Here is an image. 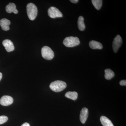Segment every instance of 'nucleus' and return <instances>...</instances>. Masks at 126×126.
Segmentation results:
<instances>
[{
    "instance_id": "nucleus-1",
    "label": "nucleus",
    "mask_w": 126,
    "mask_h": 126,
    "mask_svg": "<svg viewBox=\"0 0 126 126\" xmlns=\"http://www.w3.org/2000/svg\"><path fill=\"white\" fill-rule=\"evenodd\" d=\"M67 87V84L65 82L60 80H57L52 82L50 84V89L55 92H59L65 89Z\"/></svg>"
},
{
    "instance_id": "nucleus-2",
    "label": "nucleus",
    "mask_w": 126,
    "mask_h": 126,
    "mask_svg": "<svg viewBox=\"0 0 126 126\" xmlns=\"http://www.w3.org/2000/svg\"><path fill=\"white\" fill-rule=\"evenodd\" d=\"M27 12L30 20H33L38 14V9L36 6L32 3L28 4L27 6Z\"/></svg>"
},
{
    "instance_id": "nucleus-3",
    "label": "nucleus",
    "mask_w": 126,
    "mask_h": 126,
    "mask_svg": "<svg viewBox=\"0 0 126 126\" xmlns=\"http://www.w3.org/2000/svg\"><path fill=\"white\" fill-rule=\"evenodd\" d=\"M63 44L67 47H74L80 44V41L78 37L69 36L65 38L63 41Z\"/></svg>"
},
{
    "instance_id": "nucleus-4",
    "label": "nucleus",
    "mask_w": 126,
    "mask_h": 126,
    "mask_svg": "<svg viewBox=\"0 0 126 126\" xmlns=\"http://www.w3.org/2000/svg\"><path fill=\"white\" fill-rule=\"evenodd\" d=\"M42 57L47 60H51L54 56V52L49 47L45 46L41 49Z\"/></svg>"
},
{
    "instance_id": "nucleus-5",
    "label": "nucleus",
    "mask_w": 126,
    "mask_h": 126,
    "mask_svg": "<svg viewBox=\"0 0 126 126\" xmlns=\"http://www.w3.org/2000/svg\"><path fill=\"white\" fill-rule=\"evenodd\" d=\"M48 15L52 18H60L63 16V14L58 9L55 7H50L48 10Z\"/></svg>"
},
{
    "instance_id": "nucleus-6",
    "label": "nucleus",
    "mask_w": 126,
    "mask_h": 126,
    "mask_svg": "<svg viewBox=\"0 0 126 126\" xmlns=\"http://www.w3.org/2000/svg\"><path fill=\"white\" fill-rule=\"evenodd\" d=\"M122 44L121 37L118 35L113 39L112 43L113 50L114 53H116Z\"/></svg>"
},
{
    "instance_id": "nucleus-7",
    "label": "nucleus",
    "mask_w": 126,
    "mask_h": 126,
    "mask_svg": "<svg viewBox=\"0 0 126 126\" xmlns=\"http://www.w3.org/2000/svg\"><path fill=\"white\" fill-rule=\"evenodd\" d=\"M14 99L10 96H4L0 99V104L2 106H8L13 103Z\"/></svg>"
},
{
    "instance_id": "nucleus-8",
    "label": "nucleus",
    "mask_w": 126,
    "mask_h": 126,
    "mask_svg": "<svg viewBox=\"0 0 126 126\" xmlns=\"http://www.w3.org/2000/svg\"><path fill=\"white\" fill-rule=\"evenodd\" d=\"M2 44L7 52H12L15 49L14 44L10 40H5L2 41Z\"/></svg>"
},
{
    "instance_id": "nucleus-9",
    "label": "nucleus",
    "mask_w": 126,
    "mask_h": 126,
    "mask_svg": "<svg viewBox=\"0 0 126 126\" xmlns=\"http://www.w3.org/2000/svg\"><path fill=\"white\" fill-rule=\"evenodd\" d=\"M88 116V110L86 108H83L82 109L80 114V119L81 122L82 124L86 123Z\"/></svg>"
},
{
    "instance_id": "nucleus-10",
    "label": "nucleus",
    "mask_w": 126,
    "mask_h": 126,
    "mask_svg": "<svg viewBox=\"0 0 126 126\" xmlns=\"http://www.w3.org/2000/svg\"><path fill=\"white\" fill-rule=\"evenodd\" d=\"M10 24V21L5 18H3L0 20V25L2 29L5 31L10 30L9 25Z\"/></svg>"
},
{
    "instance_id": "nucleus-11",
    "label": "nucleus",
    "mask_w": 126,
    "mask_h": 126,
    "mask_svg": "<svg viewBox=\"0 0 126 126\" xmlns=\"http://www.w3.org/2000/svg\"><path fill=\"white\" fill-rule=\"evenodd\" d=\"M6 11L7 13H11L13 12L14 14H17L18 13V11L16 9V6L14 3H9L6 7Z\"/></svg>"
},
{
    "instance_id": "nucleus-12",
    "label": "nucleus",
    "mask_w": 126,
    "mask_h": 126,
    "mask_svg": "<svg viewBox=\"0 0 126 126\" xmlns=\"http://www.w3.org/2000/svg\"><path fill=\"white\" fill-rule=\"evenodd\" d=\"M89 46L92 49H101L103 48L102 45L101 43L94 40H92L89 43Z\"/></svg>"
},
{
    "instance_id": "nucleus-13",
    "label": "nucleus",
    "mask_w": 126,
    "mask_h": 126,
    "mask_svg": "<svg viewBox=\"0 0 126 126\" xmlns=\"http://www.w3.org/2000/svg\"><path fill=\"white\" fill-rule=\"evenodd\" d=\"M100 121L103 126H114L111 120L104 116L101 117Z\"/></svg>"
},
{
    "instance_id": "nucleus-14",
    "label": "nucleus",
    "mask_w": 126,
    "mask_h": 126,
    "mask_svg": "<svg viewBox=\"0 0 126 126\" xmlns=\"http://www.w3.org/2000/svg\"><path fill=\"white\" fill-rule=\"evenodd\" d=\"M78 27L79 30L81 31H83L85 30V25L84 22V18L82 16H79L78 19Z\"/></svg>"
},
{
    "instance_id": "nucleus-15",
    "label": "nucleus",
    "mask_w": 126,
    "mask_h": 126,
    "mask_svg": "<svg viewBox=\"0 0 126 126\" xmlns=\"http://www.w3.org/2000/svg\"><path fill=\"white\" fill-rule=\"evenodd\" d=\"M65 97L73 100H76L78 97V93L76 92H68L65 94Z\"/></svg>"
},
{
    "instance_id": "nucleus-16",
    "label": "nucleus",
    "mask_w": 126,
    "mask_h": 126,
    "mask_svg": "<svg viewBox=\"0 0 126 126\" xmlns=\"http://www.w3.org/2000/svg\"><path fill=\"white\" fill-rule=\"evenodd\" d=\"M105 79L108 80H110L112 78L115 76V74L113 71L109 69H107L105 70Z\"/></svg>"
},
{
    "instance_id": "nucleus-17",
    "label": "nucleus",
    "mask_w": 126,
    "mask_h": 126,
    "mask_svg": "<svg viewBox=\"0 0 126 126\" xmlns=\"http://www.w3.org/2000/svg\"><path fill=\"white\" fill-rule=\"evenodd\" d=\"M94 6L97 10H99L101 9L102 5V0H92Z\"/></svg>"
},
{
    "instance_id": "nucleus-18",
    "label": "nucleus",
    "mask_w": 126,
    "mask_h": 126,
    "mask_svg": "<svg viewBox=\"0 0 126 126\" xmlns=\"http://www.w3.org/2000/svg\"><path fill=\"white\" fill-rule=\"evenodd\" d=\"M8 118L5 116H0V125L4 124L7 121Z\"/></svg>"
},
{
    "instance_id": "nucleus-19",
    "label": "nucleus",
    "mask_w": 126,
    "mask_h": 126,
    "mask_svg": "<svg viewBox=\"0 0 126 126\" xmlns=\"http://www.w3.org/2000/svg\"><path fill=\"white\" fill-rule=\"evenodd\" d=\"M119 84H120V85H121V86H126V80H121V81H120V82H119Z\"/></svg>"
},
{
    "instance_id": "nucleus-20",
    "label": "nucleus",
    "mask_w": 126,
    "mask_h": 126,
    "mask_svg": "<svg viewBox=\"0 0 126 126\" xmlns=\"http://www.w3.org/2000/svg\"><path fill=\"white\" fill-rule=\"evenodd\" d=\"M70 1L72 2V3L75 4V3H77V2H78L79 0H70Z\"/></svg>"
},
{
    "instance_id": "nucleus-21",
    "label": "nucleus",
    "mask_w": 126,
    "mask_h": 126,
    "mask_svg": "<svg viewBox=\"0 0 126 126\" xmlns=\"http://www.w3.org/2000/svg\"><path fill=\"white\" fill-rule=\"evenodd\" d=\"M21 126H30V125L29 123H25L22 124Z\"/></svg>"
},
{
    "instance_id": "nucleus-22",
    "label": "nucleus",
    "mask_w": 126,
    "mask_h": 126,
    "mask_svg": "<svg viewBox=\"0 0 126 126\" xmlns=\"http://www.w3.org/2000/svg\"><path fill=\"white\" fill-rule=\"evenodd\" d=\"M2 74L0 72V81L1 80V79H2Z\"/></svg>"
}]
</instances>
